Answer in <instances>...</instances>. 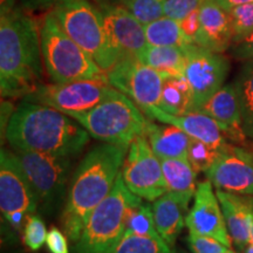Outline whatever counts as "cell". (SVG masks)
Returning <instances> with one entry per match:
<instances>
[{
	"label": "cell",
	"mask_w": 253,
	"mask_h": 253,
	"mask_svg": "<svg viewBox=\"0 0 253 253\" xmlns=\"http://www.w3.org/2000/svg\"><path fill=\"white\" fill-rule=\"evenodd\" d=\"M46 245L50 253H69L67 238L58 227H52L49 230Z\"/></svg>",
	"instance_id": "36"
},
{
	"label": "cell",
	"mask_w": 253,
	"mask_h": 253,
	"mask_svg": "<svg viewBox=\"0 0 253 253\" xmlns=\"http://www.w3.org/2000/svg\"><path fill=\"white\" fill-rule=\"evenodd\" d=\"M71 118L91 137L120 145H129L137 136L144 135L148 122L140 107L118 89L94 108Z\"/></svg>",
	"instance_id": "6"
},
{
	"label": "cell",
	"mask_w": 253,
	"mask_h": 253,
	"mask_svg": "<svg viewBox=\"0 0 253 253\" xmlns=\"http://www.w3.org/2000/svg\"><path fill=\"white\" fill-rule=\"evenodd\" d=\"M41 52L47 75L53 84L107 79V73L63 31L50 11L40 25Z\"/></svg>",
	"instance_id": "4"
},
{
	"label": "cell",
	"mask_w": 253,
	"mask_h": 253,
	"mask_svg": "<svg viewBox=\"0 0 253 253\" xmlns=\"http://www.w3.org/2000/svg\"><path fill=\"white\" fill-rule=\"evenodd\" d=\"M229 12L232 21V42L238 43L253 32V2L236 6Z\"/></svg>",
	"instance_id": "32"
},
{
	"label": "cell",
	"mask_w": 253,
	"mask_h": 253,
	"mask_svg": "<svg viewBox=\"0 0 253 253\" xmlns=\"http://www.w3.org/2000/svg\"><path fill=\"white\" fill-rule=\"evenodd\" d=\"M203 0H163L164 17L182 21L197 11Z\"/></svg>",
	"instance_id": "35"
},
{
	"label": "cell",
	"mask_w": 253,
	"mask_h": 253,
	"mask_svg": "<svg viewBox=\"0 0 253 253\" xmlns=\"http://www.w3.org/2000/svg\"><path fill=\"white\" fill-rule=\"evenodd\" d=\"M89 132L78 121L52 107L24 101L13 110L5 137L17 151L77 156L89 141Z\"/></svg>",
	"instance_id": "1"
},
{
	"label": "cell",
	"mask_w": 253,
	"mask_h": 253,
	"mask_svg": "<svg viewBox=\"0 0 253 253\" xmlns=\"http://www.w3.org/2000/svg\"><path fill=\"white\" fill-rule=\"evenodd\" d=\"M185 225L189 231L217 239L227 248L232 244L219 201L209 179L197 184L194 205L185 217Z\"/></svg>",
	"instance_id": "14"
},
{
	"label": "cell",
	"mask_w": 253,
	"mask_h": 253,
	"mask_svg": "<svg viewBox=\"0 0 253 253\" xmlns=\"http://www.w3.org/2000/svg\"><path fill=\"white\" fill-rule=\"evenodd\" d=\"M204 173L217 189L253 196V164L235 147L219 154Z\"/></svg>",
	"instance_id": "16"
},
{
	"label": "cell",
	"mask_w": 253,
	"mask_h": 253,
	"mask_svg": "<svg viewBox=\"0 0 253 253\" xmlns=\"http://www.w3.org/2000/svg\"><path fill=\"white\" fill-rule=\"evenodd\" d=\"M198 112H203L216 120L230 140L246 144L248 137L243 130L242 113L235 84L221 87Z\"/></svg>",
	"instance_id": "20"
},
{
	"label": "cell",
	"mask_w": 253,
	"mask_h": 253,
	"mask_svg": "<svg viewBox=\"0 0 253 253\" xmlns=\"http://www.w3.org/2000/svg\"><path fill=\"white\" fill-rule=\"evenodd\" d=\"M17 156L39 198L40 205L52 210L65 194L73 156L36 151H17Z\"/></svg>",
	"instance_id": "11"
},
{
	"label": "cell",
	"mask_w": 253,
	"mask_h": 253,
	"mask_svg": "<svg viewBox=\"0 0 253 253\" xmlns=\"http://www.w3.org/2000/svg\"><path fill=\"white\" fill-rule=\"evenodd\" d=\"M232 53L236 58L253 61V32L246 39L235 43Z\"/></svg>",
	"instance_id": "37"
},
{
	"label": "cell",
	"mask_w": 253,
	"mask_h": 253,
	"mask_svg": "<svg viewBox=\"0 0 253 253\" xmlns=\"http://www.w3.org/2000/svg\"><path fill=\"white\" fill-rule=\"evenodd\" d=\"M115 90L108 80H79L65 84H41L33 93L25 96V101L45 104L72 116L94 108Z\"/></svg>",
	"instance_id": "9"
},
{
	"label": "cell",
	"mask_w": 253,
	"mask_h": 253,
	"mask_svg": "<svg viewBox=\"0 0 253 253\" xmlns=\"http://www.w3.org/2000/svg\"><path fill=\"white\" fill-rule=\"evenodd\" d=\"M129 145L104 143L91 149L72 177L61 221L66 236L77 243L95 208L115 185Z\"/></svg>",
	"instance_id": "3"
},
{
	"label": "cell",
	"mask_w": 253,
	"mask_h": 253,
	"mask_svg": "<svg viewBox=\"0 0 253 253\" xmlns=\"http://www.w3.org/2000/svg\"><path fill=\"white\" fill-rule=\"evenodd\" d=\"M39 205V198L17 154L2 148L0 153V209L2 217L14 229H20Z\"/></svg>",
	"instance_id": "8"
},
{
	"label": "cell",
	"mask_w": 253,
	"mask_h": 253,
	"mask_svg": "<svg viewBox=\"0 0 253 253\" xmlns=\"http://www.w3.org/2000/svg\"><path fill=\"white\" fill-rule=\"evenodd\" d=\"M250 243L253 244V224H252V227H251V239H250Z\"/></svg>",
	"instance_id": "44"
},
{
	"label": "cell",
	"mask_w": 253,
	"mask_h": 253,
	"mask_svg": "<svg viewBox=\"0 0 253 253\" xmlns=\"http://www.w3.org/2000/svg\"><path fill=\"white\" fill-rule=\"evenodd\" d=\"M148 118L155 119L161 123L178 126L190 137L203 141L216 148L221 153L232 150V145L227 144L226 135L216 120L203 112H191L184 115H172L164 112L160 107H153L144 113Z\"/></svg>",
	"instance_id": "17"
},
{
	"label": "cell",
	"mask_w": 253,
	"mask_h": 253,
	"mask_svg": "<svg viewBox=\"0 0 253 253\" xmlns=\"http://www.w3.org/2000/svg\"><path fill=\"white\" fill-rule=\"evenodd\" d=\"M199 30L196 45L216 53H223L233 40L230 12L213 0H203L198 9Z\"/></svg>",
	"instance_id": "18"
},
{
	"label": "cell",
	"mask_w": 253,
	"mask_h": 253,
	"mask_svg": "<svg viewBox=\"0 0 253 253\" xmlns=\"http://www.w3.org/2000/svg\"><path fill=\"white\" fill-rule=\"evenodd\" d=\"M186 63L184 77L194 95L195 110L198 112L223 87L229 73V61L221 53L198 45L185 49Z\"/></svg>",
	"instance_id": "13"
},
{
	"label": "cell",
	"mask_w": 253,
	"mask_h": 253,
	"mask_svg": "<svg viewBox=\"0 0 253 253\" xmlns=\"http://www.w3.org/2000/svg\"><path fill=\"white\" fill-rule=\"evenodd\" d=\"M244 253H253V244H251V243H250V244L245 248Z\"/></svg>",
	"instance_id": "43"
},
{
	"label": "cell",
	"mask_w": 253,
	"mask_h": 253,
	"mask_svg": "<svg viewBox=\"0 0 253 253\" xmlns=\"http://www.w3.org/2000/svg\"><path fill=\"white\" fill-rule=\"evenodd\" d=\"M142 201L119 173L110 194L95 208L75 243L74 253H110L125 235L126 210Z\"/></svg>",
	"instance_id": "7"
},
{
	"label": "cell",
	"mask_w": 253,
	"mask_h": 253,
	"mask_svg": "<svg viewBox=\"0 0 253 253\" xmlns=\"http://www.w3.org/2000/svg\"><path fill=\"white\" fill-rule=\"evenodd\" d=\"M151 208L158 233L170 248H173L185 224L184 212L188 209L181 199L170 192L157 198Z\"/></svg>",
	"instance_id": "22"
},
{
	"label": "cell",
	"mask_w": 253,
	"mask_h": 253,
	"mask_svg": "<svg viewBox=\"0 0 253 253\" xmlns=\"http://www.w3.org/2000/svg\"><path fill=\"white\" fill-rule=\"evenodd\" d=\"M121 173L128 189L145 201L155 202L168 192L161 160L144 135L129 144Z\"/></svg>",
	"instance_id": "10"
},
{
	"label": "cell",
	"mask_w": 253,
	"mask_h": 253,
	"mask_svg": "<svg viewBox=\"0 0 253 253\" xmlns=\"http://www.w3.org/2000/svg\"><path fill=\"white\" fill-rule=\"evenodd\" d=\"M96 2H99L100 5H107V4H115L116 0H95Z\"/></svg>",
	"instance_id": "41"
},
{
	"label": "cell",
	"mask_w": 253,
	"mask_h": 253,
	"mask_svg": "<svg viewBox=\"0 0 253 253\" xmlns=\"http://www.w3.org/2000/svg\"><path fill=\"white\" fill-rule=\"evenodd\" d=\"M144 136L158 158H181L188 160L190 136L178 126L155 125L148 121Z\"/></svg>",
	"instance_id": "21"
},
{
	"label": "cell",
	"mask_w": 253,
	"mask_h": 253,
	"mask_svg": "<svg viewBox=\"0 0 253 253\" xmlns=\"http://www.w3.org/2000/svg\"><path fill=\"white\" fill-rule=\"evenodd\" d=\"M39 1L43 5H49V4H55L58 0H39Z\"/></svg>",
	"instance_id": "42"
},
{
	"label": "cell",
	"mask_w": 253,
	"mask_h": 253,
	"mask_svg": "<svg viewBox=\"0 0 253 253\" xmlns=\"http://www.w3.org/2000/svg\"><path fill=\"white\" fill-rule=\"evenodd\" d=\"M40 26L19 9L0 14V90L2 97H24L41 86Z\"/></svg>",
	"instance_id": "2"
},
{
	"label": "cell",
	"mask_w": 253,
	"mask_h": 253,
	"mask_svg": "<svg viewBox=\"0 0 253 253\" xmlns=\"http://www.w3.org/2000/svg\"><path fill=\"white\" fill-rule=\"evenodd\" d=\"M123 6L144 26L164 17L163 0H123Z\"/></svg>",
	"instance_id": "31"
},
{
	"label": "cell",
	"mask_w": 253,
	"mask_h": 253,
	"mask_svg": "<svg viewBox=\"0 0 253 253\" xmlns=\"http://www.w3.org/2000/svg\"><path fill=\"white\" fill-rule=\"evenodd\" d=\"M110 253H173L163 238L125 233Z\"/></svg>",
	"instance_id": "29"
},
{
	"label": "cell",
	"mask_w": 253,
	"mask_h": 253,
	"mask_svg": "<svg viewBox=\"0 0 253 253\" xmlns=\"http://www.w3.org/2000/svg\"><path fill=\"white\" fill-rule=\"evenodd\" d=\"M148 45L151 46H171L186 49L189 46L195 45L186 37L179 21L175 19L162 17L158 20L144 26Z\"/></svg>",
	"instance_id": "26"
},
{
	"label": "cell",
	"mask_w": 253,
	"mask_h": 253,
	"mask_svg": "<svg viewBox=\"0 0 253 253\" xmlns=\"http://www.w3.org/2000/svg\"><path fill=\"white\" fill-rule=\"evenodd\" d=\"M138 59L160 72L164 78L184 75L186 53L179 47L148 45Z\"/></svg>",
	"instance_id": "24"
},
{
	"label": "cell",
	"mask_w": 253,
	"mask_h": 253,
	"mask_svg": "<svg viewBox=\"0 0 253 253\" xmlns=\"http://www.w3.org/2000/svg\"><path fill=\"white\" fill-rule=\"evenodd\" d=\"M160 160L168 185V192L177 196L188 209L190 199L194 197L197 190L196 185L197 172L188 160H181V158H160Z\"/></svg>",
	"instance_id": "23"
},
{
	"label": "cell",
	"mask_w": 253,
	"mask_h": 253,
	"mask_svg": "<svg viewBox=\"0 0 253 253\" xmlns=\"http://www.w3.org/2000/svg\"><path fill=\"white\" fill-rule=\"evenodd\" d=\"M233 84L238 94L243 130L248 140L253 141V61L243 66Z\"/></svg>",
	"instance_id": "27"
},
{
	"label": "cell",
	"mask_w": 253,
	"mask_h": 253,
	"mask_svg": "<svg viewBox=\"0 0 253 253\" xmlns=\"http://www.w3.org/2000/svg\"><path fill=\"white\" fill-rule=\"evenodd\" d=\"M52 12L68 37L104 72L119 61L120 54L108 36L100 8L88 0H58Z\"/></svg>",
	"instance_id": "5"
},
{
	"label": "cell",
	"mask_w": 253,
	"mask_h": 253,
	"mask_svg": "<svg viewBox=\"0 0 253 253\" xmlns=\"http://www.w3.org/2000/svg\"><path fill=\"white\" fill-rule=\"evenodd\" d=\"M46 225L43 220L37 214H31L25 221L24 243L31 251H38L42 248L47 239Z\"/></svg>",
	"instance_id": "33"
},
{
	"label": "cell",
	"mask_w": 253,
	"mask_h": 253,
	"mask_svg": "<svg viewBox=\"0 0 253 253\" xmlns=\"http://www.w3.org/2000/svg\"><path fill=\"white\" fill-rule=\"evenodd\" d=\"M216 195L232 243L237 249L244 251L251 239L253 196L235 194L220 189L216 190Z\"/></svg>",
	"instance_id": "19"
},
{
	"label": "cell",
	"mask_w": 253,
	"mask_h": 253,
	"mask_svg": "<svg viewBox=\"0 0 253 253\" xmlns=\"http://www.w3.org/2000/svg\"><path fill=\"white\" fill-rule=\"evenodd\" d=\"M158 107L172 115H184L194 112V95L184 77H168L164 79Z\"/></svg>",
	"instance_id": "25"
},
{
	"label": "cell",
	"mask_w": 253,
	"mask_h": 253,
	"mask_svg": "<svg viewBox=\"0 0 253 253\" xmlns=\"http://www.w3.org/2000/svg\"><path fill=\"white\" fill-rule=\"evenodd\" d=\"M186 243L192 253H226L229 251V248L221 244L217 239L199 235L192 231H189Z\"/></svg>",
	"instance_id": "34"
},
{
	"label": "cell",
	"mask_w": 253,
	"mask_h": 253,
	"mask_svg": "<svg viewBox=\"0 0 253 253\" xmlns=\"http://www.w3.org/2000/svg\"><path fill=\"white\" fill-rule=\"evenodd\" d=\"M107 79L110 86L130 97L143 113L160 106L166 78L138 58L120 59L107 72Z\"/></svg>",
	"instance_id": "12"
},
{
	"label": "cell",
	"mask_w": 253,
	"mask_h": 253,
	"mask_svg": "<svg viewBox=\"0 0 253 253\" xmlns=\"http://www.w3.org/2000/svg\"><path fill=\"white\" fill-rule=\"evenodd\" d=\"M218 5H220L221 7L225 8L226 11H230L236 6L243 5V4H249V2H253V0H213Z\"/></svg>",
	"instance_id": "39"
},
{
	"label": "cell",
	"mask_w": 253,
	"mask_h": 253,
	"mask_svg": "<svg viewBox=\"0 0 253 253\" xmlns=\"http://www.w3.org/2000/svg\"><path fill=\"white\" fill-rule=\"evenodd\" d=\"M198 9L197 11H195L194 13L188 15L185 19H183L182 21H179V23H181L183 31H184V33L186 34V37H188L191 41H194V42L196 41V38H197L198 30H199Z\"/></svg>",
	"instance_id": "38"
},
{
	"label": "cell",
	"mask_w": 253,
	"mask_h": 253,
	"mask_svg": "<svg viewBox=\"0 0 253 253\" xmlns=\"http://www.w3.org/2000/svg\"><path fill=\"white\" fill-rule=\"evenodd\" d=\"M219 154H221V151L211 147L210 144L205 143L203 141L196 140V138H190L188 161L196 172L207 171L209 168L214 163Z\"/></svg>",
	"instance_id": "30"
},
{
	"label": "cell",
	"mask_w": 253,
	"mask_h": 253,
	"mask_svg": "<svg viewBox=\"0 0 253 253\" xmlns=\"http://www.w3.org/2000/svg\"><path fill=\"white\" fill-rule=\"evenodd\" d=\"M108 36L119 52L120 59L126 56L138 58L147 48L144 25L132 15L125 6L116 4L101 5Z\"/></svg>",
	"instance_id": "15"
},
{
	"label": "cell",
	"mask_w": 253,
	"mask_h": 253,
	"mask_svg": "<svg viewBox=\"0 0 253 253\" xmlns=\"http://www.w3.org/2000/svg\"><path fill=\"white\" fill-rule=\"evenodd\" d=\"M226 253H235V252H233V251H231V250H229V251H227Z\"/></svg>",
	"instance_id": "45"
},
{
	"label": "cell",
	"mask_w": 253,
	"mask_h": 253,
	"mask_svg": "<svg viewBox=\"0 0 253 253\" xmlns=\"http://www.w3.org/2000/svg\"><path fill=\"white\" fill-rule=\"evenodd\" d=\"M125 233H136L141 236H150L162 238L155 224L153 208L140 201L131 204L126 210Z\"/></svg>",
	"instance_id": "28"
},
{
	"label": "cell",
	"mask_w": 253,
	"mask_h": 253,
	"mask_svg": "<svg viewBox=\"0 0 253 253\" xmlns=\"http://www.w3.org/2000/svg\"><path fill=\"white\" fill-rule=\"evenodd\" d=\"M237 150L239 151L243 156H245L248 160L253 164V141H251V143L248 145V150L240 149V148H237Z\"/></svg>",
	"instance_id": "40"
}]
</instances>
